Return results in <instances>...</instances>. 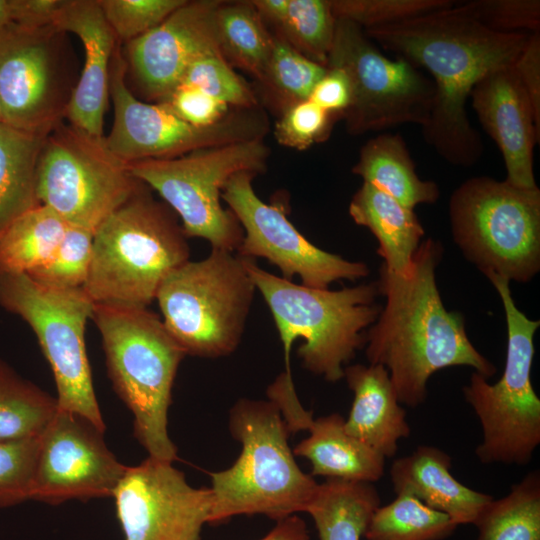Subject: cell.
Here are the masks:
<instances>
[{
	"instance_id": "6da1fadb",
	"label": "cell",
	"mask_w": 540,
	"mask_h": 540,
	"mask_svg": "<svg viewBox=\"0 0 540 540\" xmlns=\"http://www.w3.org/2000/svg\"><path fill=\"white\" fill-rule=\"evenodd\" d=\"M383 49L430 73L435 95L424 141L446 162L471 167L483 142L467 113L474 86L488 73L512 65L530 33L495 32L457 3L403 22L364 30Z\"/></svg>"
},
{
	"instance_id": "7a4b0ae2",
	"label": "cell",
	"mask_w": 540,
	"mask_h": 540,
	"mask_svg": "<svg viewBox=\"0 0 540 540\" xmlns=\"http://www.w3.org/2000/svg\"><path fill=\"white\" fill-rule=\"evenodd\" d=\"M442 252L429 238L415 252L410 275L380 267L377 285L386 304L366 331L369 364L387 369L399 402L411 408L425 401L428 380L438 370L468 366L486 379L496 373L469 340L464 317L442 302L435 276Z\"/></svg>"
},
{
	"instance_id": "3957f363",
	"label": "cell",
	"mask_w": 540,
	"mask_h": 540,
	"mask_svg": "<svg viewBox=\"0 0 540 540\" xmlns=\"http://www.w3.org/2000/svg\"><path fill=\"white\" fill-rule=\"evenodd\" d=\"M108 377L133 415V435L148 456L174 462L168 410L178 367L186 353L148 308L95 304Z\"/></svg>"
},
{
	"instance_id": "277c9868",
	"label": "cell",
	"mask_w": 540,
	"mask_h": 540,
	"mask_svg": "<svg viewBox=\"0 0 540 540\" xmlns=\"http://www.w3.org/2000/svg\"><path fill=\"white\" fill-rule=\"evenodd\" d=\"M228 426L242 450L231 467L211 473L208 523L254 514L278 521L306 512L318 483L297 465L288 444L291 432L277 405L240 399L230 409Z\"/></svg>"
},
{
	"instance_id": "5b68a950",
	"label": "cell",
	"mask_w": 540,
	"mask_h": 540,
	"mask_svg": "<svg viewBox=\"0 0 540 540\" xmlns=\"http://www.w3.org/2000/svg\"><path fill=\"white\" fill-rule=\"evenodd\" d=\"M144 186L95 231L84 291L95 304L148 308L164 278L190 260L172 209Z\"/></svg>"
},
{
	"instance_id": "8992f818",
	"label": "cell",
	"mask_w": 540,
	"mask_h": 540,
	"mask_svg": "<svg viewBox=\"0 0 540 540\" xmlns=\"http://www.w3.org/2000/svg\"><path fill=\"white\" fill-rule=\"evenodd\" d=\"M256 290L263 296L275 322L290 370L293 343H303L297 354L302 366L328 382L344 378V368L365 345L366 329L377 319V282L339 290L313 288L261 269L243 258Z\"/></svg>"
},
{
	"instance_id": "52a82bcc",
	"label": "cell",
	"mask_w": 540,
	"mask_h": 540,
	"mask_svg": "<svg viewBox=\"0 0 540 540\" xmlns=\"http://www.w3.org/2000/svg\"><path fill=\"white\" fill-rule=\"evenodd\" d=\"M256 291L242 257L212 248L204 259L172 270L155 300L186 355L215 359L239 346Z\"/></svg>"
},
{
	"instance_id": "ba28073f",
	"label": "cell",
	"mask_w": 540,
	"mask_h": 540,
	"mask_svg": "<svg viewBox=\"0 0 540 540\" xmlns=\"http://www.w3.org/2000/svg\"><path fill=\"white\" fill-rule=\"evenodd\" d=\"M484 275L503 304L507 353L504 371L495 384L474 371L463 388L464 399L482 429L475 453L483 464L527 465L540 444V399L531 382L534 336L540 321L517 308L510 281L493 272Z\"/></svg>"
},
{
	"instance_id": "9c48e42d",
	"label": "cell",
	"mask_w": 540,
	"mask_h": 540,
	"mask_svg": "<svg viewBox=\"0 0 540 540\" xmlns=\"http://www.w3.org/2000/svg\"><path fill=\"white\" fill-rule=\"evenodd\" d=\"M453 240L483 273L528 282L540 270V190L472 177L452 193Z\"/></svg>"
},
{
	"instance_id": "30bf717a",
	"label": "cell",
	"mask_w": 540,
	"mask_h": 540,
	"mask_svg": "<svg viewBox=\"0 0 540 540\" xmlns=\"http://www.w3.org/2000/svg\"><path fill=\"white\" fill-rule=\"evenodd\" d=\"M268 156L263 139H251L174 158L137 161L128 164V169L179 216L187 238H202L212 248L236 252L243 229L233 213L223 208L221 193L236 173L264 172Z\"/></svg>"
},
{
	"instance_id": "8fae6325",
	"label": "cell",
	"mask_w": 540,
	"mask_h": 540,
	"mask_svg": "<svg viewBox=\"0 0 540 540\" xmlns=\"http://www.w3.org/2000/svg\"><path fill=\"white\" fill-rule=\"evenodd\" d=\"M0 306L21 317L37 337L53 373L58 408L105 431L85 344L95 303L84 289L55 288L27 274L0 272Z\"/></svg>"
},
{
	"instance_id": "7c38bea8",
	"label": "cell",
	"mask_w": 540,
	"mask_h": 540,
	"mask_svg": "<svg viewBox=\"0 0 540 540\" xmlns=\"http://www.w3.org/2000/svg\"><path fill=\"white\" fill-rule=\"evenodd\" d=\"M144 183L107 147L105 136L61 123L45 139L37 195L69 225L95 233Z\"/></svg>"
},
{
	"instance_id": "4fadbf2b",
	"label": "cell",
	"mask_w": 540,
	"mask_h": 540,
	"mask_svg": "<svg viewBox=\"0 0 540 540\" xmlns=\"http://www.w3.org/2000/svg\"><path fill=\"white\" fill-rule=\"evenodd\" d=\"M326 67L340 68L350 79L352 102L342 114L350 134L427 123L435 95L432 79L402 58L385 56L356 23L336 18Z\"/></svg>"
},
{
	"instance_id": "5bb4252c",
	"label": "cell",
	"mask_w": 540,
	"mask_h": 540,
	"mask_svg": "<svg viewBox=\"0 0 540 540\" xmlns=\"http://www.w3.org/2000/svg\"><path fill=\"white\" fill-rule=\"evenodd\" d=\"M126 70L121 47L117 46L109 80L114 120L105 141L124 163L174 158L202 148L263 139L268 125L258 107L230 111L212 126H194L164 102L146 103L136 98L126 84Z\"/></svg>"
},
{
	"instance_id": "9a60e30c",
	"label": "cell",
	"mask_w": 540,
	"mask_h": 540,
	"mask_svg": "<svg viewBox=\"0 0 540 540\" xmlns=\"http://www.w3.org/2000/svg\"><path fill=\"white\" fill-rule=\"evenodd\" d=\"M67 33L52 24L9 22L0 28L2 122L48 136L62 119L75 86L68 62Z\"/></svg>"
},
{
	"instance_id": "2e32d148",
	"label": "cell",
	"mask_w": 540,
	"mask_h": 540,
	"mask_svg": "<svg viewBox=\"0 0 540 540\" xmlns=\"http://www.w3.org/2000/svg\"><path fill=\"white\" fill-rule=\"evenodd\" d=\"M255 173L242 171L225 184L221 199L243 229L237 249L242 258H264L278 267L284 279L298 276L301 284L328 288L335 281H355L368 276L363 262L349 261L308 241L289 221L279 205L263 202L252 185Z\"/></svg>"
},
{
	"instance_id": "e0dca14e",
	"label": "cell",
	"mask_w": 540,
	"mask_h": 540,
	"mask_svg": "<svg viewBox=\"0 0 540 540\" xmlns=\"http://www.w3.org/2000/svg\"><path fill=\"white\" fill-rule=\"evenodd\" d=\"M103 434L83 416L58 408L40 435L30 500L58 505L113 497L128 466Z\"/></svg>"
},
{
	"instance_id": "ac0fdd59",
	"label": "cell",
	"mask_w": 540,
	"mask_h": 540,
	"mask_svg": "<svg viewBox=\"0 0 540 540\" xmlns=\"http://www.w3.org/2000/svg\"><path fill=\"white\" fill-rule=\"evenodd\" d=\"M113 498L124 540H200L213 504L211 488L151 456L127 467Z\"/></svg>"
},
{
	"instance_id": "d6986e66",
	"label": "cell",
	"mask_w": 540,
	"mask_h": 540,
	"mask_svg": "<svg viewBox=\"0 0 540 540\" xmlns=\"http://www.w3.org/2000/svg\"><path fill=\"white\" fill-rule=\"evenodd\" d=\"M221 3L186 1L158 26L126 43V67L148 97L163 101L195 60L221 53L216 28Z\"/></svg>"
},
{
	"instance_id": "ffe728a7",
	"label": "cell",
	"mask_w": 540,
	"mask_h": 540,
	"mask_svg": "<svg viewBox=\"0 0 540 540\" xmlns=\"http://www.w3.org/2000/svg\"><path fill=\"white\" fill-rule=\"evenodd\" d=\"M470 98L483 129L501 152L505 180L522 188L537 187L533 151L540 140V120L514 64L484 76Z\"/></svg>"
},
{
	"instance_id": "44dd1931",
	"label": "cell",
	"mask_w": 540,
	"mask_h": 540,
	"mask_svg": "<svg viewBox=\"0 0 540 540\" xmlns=\"http://www.w3.org/2000/svg\"><path fill=\"white\" fill-rule=\"evenodd\" d=\"M50 24L65 33L75 34L84 48V66L73 89L66 118L70 125L103 137L111 62L119 42L98 0H61Z\"/></svg>"
},
{
	"instance_id": "7402d4cb",
	"label": "cell",
	"mask_w": 540,
	"mask_h": 540,
	"mask_svg": "<svg viewBox=\"0 0 540 540\" xmlns=\"http://www.w3.org/2000/svg\"><path fill=\"white\" fill-rule=\"evenodd\" d=\"M451 457L428 445L396 459L390 468L395 494L411 495L449 516L457 525L475 524L493 496L473 490L451 474Z\"/></svg>"
},
{
	"instance_id": "603a6c76",
	"label": "cell",
	"mask_w": 540,
	"mask_h": 540,
	"mask_svg": "<svg viewBox=\"0 0 540 540\" xmlns=\"http://www.w3.org/2000/svg\"><path fill=\"white\" fill-rule=\"evenodd\" d=\"M344 378L354 398L344 421L346 432L382 457H393L398 442L411 428L386 368L354 364L344 368Z\"/></svg>"
},
{
	"instance_id": "cb8c5ba5",
	"label": "cell",
	"mask_w": 540,
	"mask_h": 540,
	"mask_svg": "<svg viewBox=\"0 0 540 540\" xmlns=\"http://www.w3.org/2000/svg\"><path fill=\"white\" fill-rule=\"evenodd\" d=\"M349 215L375 236L386 270L410 275L414 254L425 233L414 209L363 182L350 201Z\"/></svg>"
},
{
	"instance_id": "d4e9b609",
	"label": "cell",
	"mask_w": 540,
	"mask_h": 540,
	"mask_svg": "<svg viewBox=\"0 0 540 540\" xmlns=\"http://www.w3.org/2000/svg\"><path fill=\"white\" fill-rule=\"evenodd\" d=\"M344 421L338 413L313 419L293 454L310 461L311 476L373 484L384 474L385 458L349 435Z\"/></svg>"
},
{
	"instance_id": "484cf974",
	"label": "cell",
	"mask_w": 540,
	"mask_h": 540,
	"mask_svg": "<svg viewBox=\"0 0 540 540\" xmlns=\"http://www.w3.org/2000/svg\"><path fill=\"white\" fill-rule=\"evenodd\" d=\"M352 173L411 209L433 204L440 196L435 182L422 180L416 173L400 134L382 133L368 140L360 149Z\"/></svg>"
},
{
	"instance_id": "4316f807",
	"label": "cell",
	"mask_w": 540,
	"mask_h": 540,
	"mask_svg": "<svg viewBox=\"0 0 540 540\" xmlns=\"http://www.w3.org/2000/svg\"><path fill=\"white\" fill-rule=\"evenodd\" d=\"M46 137L0 122V234L41 204L37 169Z\"/></svg>"
},
{
	"instance_id": "83f0119b",
	"label": "cell",
	"mask_w": 540,
	"mask_h": 540,
	"mask_svg": "<svg viewBox=\"0 0 540 540\" xmlns=\"http://www.w3.org/2000/svg\"><path fill=\"white\" fill-rule=\"evenodd\" d=\"M380 496L372 483L327 478L318 484L308 513L319 540H361Z\"/></svg>"
},
{
	"instance_id": "f1b7e54d",
	"label": "cell",
	"mask_w": 540,
	"mask_h": 540,
	"mask_svg": "<svg viewBox=\"0 0 540 540\" xmlns=\"http://www.w3.org/2000/svg\"><path fill=\"white\" fill-rule=\"evenodd\" d=\"M68 227L44 204L19 216L0 234V272L28 274L42 266L54 254Z\"/></svg>"
},
{
	"instance_id": "f546056e",
	"label": "cell",
	"mask_w": 540,
	"mask_h": 540,
	"mask_svg": "<svg viewBox=\"0 0 540 540\" xmlns=\"http://www.w3.org/2000/svg\"><path fill=\"white\" fill-rule=\"evenodd\" d=\"M222 55L240 69L261 80L271 56L274 37L250 1L223 2L216 13Z\"/></svg>"
},
{
	"instance_id": "4dcf8cb0",
	"label": "cell",
	"mask_w": 540,
	"mask_h": 540,
	"mask_svg": "<svg viewBox=\"0 0 540 540\" xmlns=\"http://www.w3.org/2000/svg\"><path fill=\"white\" fill-rule=\"evenodd\" d=\"M57 410L56 397L0 358V441L41 435Z\"/></svg>"
},
{
	"instance_id": "1f68e13d",
	"label": "cell",
	"mask_w": 540,
	"mask_h": 540,
	"mask_svg": "<svg viewBox=\"0 0 540 540\" xmlns=\"http://www.w3.org/2000/svg\"><path fill=\"white\" fill-rule=\"evenodd\" d=\"M476 540H540V473L533 470L493 499L476 523Z\"/></svg>"
},
{
	"instance_id": "d6a6232c",
	"label": "cell",
	"mask_w": 540,
	"mask_h": 540,
	"mask_svg": "<svg viewBox=\"0 0 540 540\" xmlns=\"http://www.w3.org/2000/svg\"><path fill=\"white\" fill-rule=\"evenodd\" d=\"M457 526L446 514L401 493L387 505L375 509L364 537L367 540H442Z\"/></svg>"
},
{
	"instance_id": "836d02e7",
	"label": "cell",
	"mask_w": 540,
	"mask_h": 540,
	"mask_svg": "<svg viewBox=\"0 0 540 540\" xmlns=\"http://www.w3.org/2000/svg\"><path fill=\"white\" fill-rule=\"evenodd\" d=\"M326 69L275 36L271 56L259 82L282 113L291 105L307 100Z\"/></svg>"
},
{
	"instance_id": "e575fe53",
	"label": "cell",
	"mask_w": 540,
	"mask_h": 540,
	"mask_svg": "<svg viewBox=\"0 0 540 540\" xmlns=\"http://www.w3.org/2000/svg\"><path fill=\"white\" fill-rule=\"evenodd\" d=\"M336 17L331 0H289L278 35L310 60L327 66Z\"/></svg>"
},
{
	"instance_id": "d590c367",
	"label": "cell",
	"mask_w": 540,
	"mask_h": 540,
	"mask_svg": "<svg viewBox=\"0 0 540 540\" xmlns=\"http://www.w3.org/2000/svg\"><path fill=\"white\" fill-rule=\"evenodd\" d=\"M93 235L91 231L69 225L51 258L27 275L55 288H83L90 268Z\"/></svg>"
},
{
	"instance_id": "8d00e7d4",
	"label": "cell",
	"mask_w": 540,
	"mask_h": 540,
	"mask_svg": "<svg viewBox=\"0 0 540 540\" xmlns=\"http://www.w3.org/2000/svg\"><path fill=\"white\" fill-rule=\"evenodd\" d=\"M179 83L192 85L235 109L258 107V100L252 89L238 76L221 53L207 54L195 60Z\"/></svg>"
},
{
	"instance_id": "74e56055",
	"label": "cell",
	"mask_w": 540,
	"mask_h": 540,
	"mask_svg": "<svg viewBox=\"0 0 540 540\" xmlns=\"http://www.w3.org/2000/svg\"><path fill=\"white\" fill-rule=\"evenodd\" d=\"M456 3L453 0H331V7L336 18L348 19L367 30L394 25Z\"/></svg>"
},
{
	"instance_id": "f35d334b",
	"label": "cell",
	"mask_w": 540,
	"mask_h": 540,
	"mask_svg": "<svg viewBox=\"0 0 540 540\" xmlns=\"http://www.w3.org/2000/svg\"><path fill=\"white\" fill-rule=\"evenodd\" d=\"M186 0H98L118 42L132 41L162 23Z\"/></svg>"
},
{
	"instance_id": "ab89813d",
	"label": "cell",
	"mask_w": 540,
	"mask_h": 540,
	"mask_svg": "<svg viewBox=\"0 0 540 540\" xmlns=\"http://www.w3.org/2000/svg\"><path fill=\"white\" fill-rule=\"evenodd\" d=\"M40 435L0 441V508L30 500Z\"/></svg>"
},
{
	"instance_id": "60d3db41",
	"label": "cell",
	"mask_w": 540,
	"mask_h": 540,
	"mask_svg": "<svg viewBox=\"0 0 540 540\" xmlns=\"http://www.w3.org/2000/svg\"><path fill=\"white\" fill-rule=\"evenodd\" d=\"M459 4L475 20L495 32L540 31L539 0H470Z\"/></svg>"
},
{
	"instance_id": "b9f144b4",
	"label": "cell",
	"mask_w": 540,
	"mask_h": 540,
	"mask_svg": "<svg viewBox=\"0 0 540 540\" xmlns=\"http://www.w3.org/2000/svg\"><path fill=\"white\" fill-rule=\"evenodd\" d=\"M332 115L309 99L293 104L275 125L276 140L289 148L307 149L326 138Z\"/></svg>"
},
{
	"instance_id": "7bdbcfd3",
	"label": "cell",
	"mask_w": 540,
	"mask_h": 540,
	"mask_svg": "<svg viewBox=\"0 0 540 540\" xmlns=\"http://www.w3.org/2000/svg\"><path fill=\"white\" fill-rule=\"evenodd\" d=\"M161 102L184 121L198 127L212 126L229 114V106L200 89L179 83Z\"/></svg>"
},
{
	"instance_id": "ee69618b",
	"label": "cell",
	"mask_w": 540,
	"mask_h": 540,
	"mask_svg": "<svg viewBox=\"0 0 540 540\" xmlns=\"http://www.w3.org/2000/svg\"><path fill=\"white\" fill-rule=\"evenodd\" d=\"M308 99L330 114L342 115L352 102V85L348 75L340 68L327 67Z\"/></svg>"
},
{
	"instance_id": "f6af8a7d",
	"label": "cell",
	"mask_w": 540,
	"mask_h": 540,
	"mask_svg": "<svg viewBox=\"0 0 540 540\" xmlns=\"http://www.w3.org/2000/svg\"><path fill=\"white\" fill-rule=\"evenodd\" d=\"M269 400L279 408L290 432L308 430L313 417L299 402L290 370H285L268 387Z\"/></svg>"
},
{
	"instance_id": "bcb514c9",
	"label": "cell",
	"mask_w": 540,
	"mask_h": 540,
	"mask_svg": "<svg viewBox=\"0 0 540 540\" xmlns=\"http://www.w3.org/2000/svg\"><path fill=\"white\" fill-rule=\"evenodd\" d=\"M514 68L531 100L535 115L540 120V32L529 38L514 62Z\"/></svg>"
},
{
	"instance_id": "7dc6e473",
	"label": "cell",
	"mask_w": 540,
	"mask_h": 540,
	"mask_svg": "<svg viewBox=\"0 0 540 540\" xmlns=\"http://www.w3.org/2000/svg\"><path fill=\"white\" fill-rule=\"evenodd\" d=\"M259 540H310L306 523L291 515L276 521L274 528Z\"/></svg>"
},
{
	"instance_id": "c3c4849f",
	"label": "cell",
	"mask_w": 540,
	"mask_h": 540,
	"mask_svg": "<svg viewBox=\"0 0 540 540\" xmlns=\"http://www.w3.org/2000/svg\"><path fill=\"white\" fill-rule=\"evenodd\" d=\"M261 19L277 27L283 20L289 0H254L250 1Z\"/></svg>"
},
{
	"instance_id": "681fc988",
	"label": "cell",
	"mask_w": 540,
	"mask_h": 540,
	"mask_svg": "<svg viewBox=\"0 0 540 540\" xmlns=\"http://www.w3.org/2000/svg\"><path fill=\"white\" fill-rule=\"evenodd\" d=\"M13 0H0V28L13 21Z\"/></svg>"
},
{
	"instance_id": "f907efd6",
	"label": "cell",
	"mask_w": 540,
	"mask_h": 540,
	"mask_svg": "<svg viewBox=\"0 0 540 540\" xmlns=\"http://www.w3.org/2000/svg\"><path fill=\"white\" fill-rule=\"evenodd\" d=\"M0 122H2L1 108H0Z\"/></svg>"
}]
</instances>
